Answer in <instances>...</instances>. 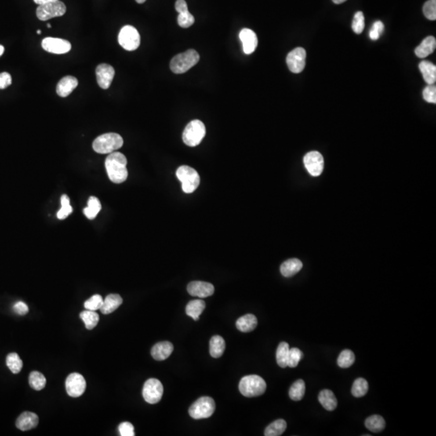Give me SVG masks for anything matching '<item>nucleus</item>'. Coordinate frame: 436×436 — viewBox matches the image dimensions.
Wrapping results in <instances>:
<instances>
[{
  "label": "nucleus",
  "mask_w": 436,
  "mask_h": 436,
  "mask_svg": "<svg viewBox=\"0 0 436 436\" xmlns=\"http://www.w3.org/2000/svg\"><path fill=\"white\" fill-rule=\"evenodd\" d=\"M127 158L120 152L109 154L105 160V168L107 175L112 182L121 183L128 178L126 168Z\"/></svg>",
  "instance_id": "obj_1"
},
{
  "label": "nucleus",
  "mask_w": 436,
  "mask_h": 436,
  "mask_svg": "<svg viewBox=\"0 0 436 436\" xmlns=\"http://www.w3.org/2000/svg\"><path fill=\"white\" fill-rule=\"evenodd\" d=\"M124 144L122 137L116 132H108L100 135L95 139L92 148L98 154H111L119 150Z\"/></svg>",
  "instance_id": "obj_2"
},
{
  "label": "nucleus",
  "mask_w": 436,
  "mask_h": 436,
  "mask_svg": "<svg viewBox=\"0 0 436 436\" xmlns=\"http://www.w3.org/2000/svg\"><path fill=\"white\" fill-rule=\"evenodd\" d=\"M200 61V55L194 49H188L184 53L174 57L171 61L170 67L175 74H183L193 68Z\"/></svg>",
  "instance_id": "obj_3"
},
{
  "label": "nucleus",
  "mask_w": 436,
  "mask_h": 436,
  "mask_svg": "<svg viewBox=\"0 0 436 436\" xmlns=\"http://www.w3.org/2000/svg\"><path fill=\"white\" fill-rule=\"evenodd\" d=\"M266 389V382L261 376L257 375L246 376L240 380L239 391L244 397H258L263 394Z\"/></svg>",
  "instance_id": "obj_4"
},
{
  "label": "nucleus",
  "mask_w": 436,
  "mask_h": 436,
  "mask_svg": "<svg viewBox=\"0 0 436 436\" xmlns=\"http://www.w3.org/2000/svg\"><path fill=\"white\" fill-rule=\"evenodd\" d=\"M206 134L205 125L202 121L193 120L187 124L183 132V141L187 146H198Z\"/></svg>",
  "instance_id": "obj_5"
},
{
  "label": "nucleus",
  "mask_w": 436,
  "mask_h": 436,
  "mask_svg": "<svg viewBox=\"0 0 436 436\" xmlns=\"http://www.w3.org/2000/svg\"><path fill=\"white\" fill-rule=\"evenodd\" d=\"M176 175L182 183V189L185 193H193L200 185V175L195 169L188 166H181L176 171Z\"/></svg>",
  "instance_id": "obj_6"
},
{
  "label": "nucleus",
  "mask_w": 436,
  "mask_h": 436,
  "mask_svg": "<svg viewBox=\"0 0 436 436\" xmlns=\"http://www.w3.org/2000/svg\"><path fill=\"white\" fill-rule=\"evenodd\" d=\"M216 405L212 397H202L191 405L188 412L193 419H208L214 413Z\"/></svg>",
  "instance_id": "obj_7"
},
{
  "label": "nucleus",
  "mask_w": 436,
  "mask_h": 436,
  "mask_svg": "<svg viewBox=\"0 0 436 436\" xmlns=\"http://www.w3.org/2000/svg\"><path fill=\"white\" fill-rule=\"evenodd\" d=\"M118 41L121 46L125 50H136L140 45V34L134 27L126 25L123 27L120 31Z\"/></svg>",
  "instance_id": "obj_8"
},
{
  "label": "nucleus",
  "mask_w": 436,
  "mask_h": 436,
  "mask_svg": "<svg viewBox=\"0 0 436 436\" xmlns=\"http://www.w3.org/2000/svg\"><path fill=\"white\" fill-rule=\"evenodd\" d=\"M66 12L64 3L61 1L41 4L37 9V16L40 20L45 21L52 18L63 16Z\"/></svg>",
  "instance_id": "obj_9"
},
{
  "label": "nucleus",
  "mask_w": 436,
  "mask_h": 436,
  "mask_svg": "<svg viewBox=\"0 0 436 436\" xmlns=\"http://www.w3.org/2000/svg\"><path fill=\"white\" fill-rule=\"evenodd\" d=\"M164 394V386L157 379L151 378L146 380L143 386L142 395L145 401L150 404H156L162 399Z\"/></svg>",
  "instance_id": "obj_10"
},
{
  "label": "nucleus",
  "mask_w": 436,
  "mask_h": 436,
  "mask_svg": "<svg viewBox=\"0 0 436 436\" xmlns=\"http://www.w3.org/2000/svg\"><path fill=\"white\" fill-rule=\"evenodd\" d=\"M87 383L84 376L79 373H71L66 380V390L70 397H78L82 396L86 390Z\"/></svg>",
  "instance_id": "obj_11"
},
{
  "label": "nucleus",
  "mask_w": 436,
  "mask_h": 436,
  "mask_svg": "<svg viewBox=\"0 0 436 436\" xmlns=\"http://www.w3.org/2000/svg\"><path fill=\"white\" fill-rule=\"evenodd\" d=\"M306 52L302 47H298L291 51L287 56V65L288 69L295 74H299L306 66Z\"/></svg>",
  "instance_id": "obj_12"
},
{
  "label": "nucleus",
  "mask_w": 436,
  "mask_h": 436,
  "mask_svg": "<svg viewBox=\"0 0 436 436\" xmlns=\"http://www.w3.org/2000/svg\"><path fill=\"white\" fill-rule=\"evenodd\" d=\"M304 164L308 172L312 176H319L324 169L323 157L317 151H311L304 157Z\"/></svg>",
  "instance_id": "obj_13"
},
{
  "label": "nucleus",
  "mask_w": 436,
  "mask_h": 436,
  "mask_svg": "<svg viewBox=\"0 0 436 436\" xmlns=\"http://www.w3.org/2000/svg\"><path fill=\"white\" fill-rule=\"evenodd\" d=\"M41 46L47 52L54 54H64L71 49V44L66 40L46 37L41 42Z\"/></svg>",
  "instance_id": "obj_14"
},
{
  "label": "nucleus",
  "mask_w": 436,
  "mask_h": 436,
  "mask_svg": "<svg viewBox=\"0 0 436 436\" xmlns=\"http://www.w3.org/2000/svg\"><path fill=\"white\" fill-rule=\"evenodd\" d=\"M96 74L98 85L102 89H108L115 76V70L113 66L106 63L99 64L96 67Z\"/></svg>",
  "instance_id": "obj_15"
},
{
  "label": "nucleus",
  "mask_w": 436,
  "mask_h": 436,
  "mask_svg": "<svg viewBox=\"0 0 436 436\" xmlns=\"http://www.w3.org/2000/svg\"><path fill=\"white\" fill-rule=\"evenodd\" d=\"M187 292L193 296L208 297L214 293V286L210 283L193 281L187 285Z\"/></svg>",
  "instance_id": "obj_16"
},
{
  "label": "nucleus",
  "mask_w": 436,
  "mask_h": 436,
  "mask_svg": "<svg viewBox=\"0 0 436 436\" xmlns=\"http://www.w3.org/2000/svg\"><path fill=\"white\" fill-rule=\"evenodd\" d=\"M239 38L246 54H251L255 52L258 46L257 36L255 32L249 29H243L240 32Z\"/></svg>",
  "instance_id": "obj_17"
},
{
  "label": "nucleus",
  "mask_w": 436,
  "mask_h": 436,
  "mask_svg": "<svg viewBox=\"0 0 436 436\" xmlns=\"http://www.w3.org/2000/svg\"><path fill=\"white\" fill-rule=\"evenodd\" d=\"M78 81L75 77L68 75L59 81L57 85V94L61 97H67L78 86Z\"/></svg>",
  "instance_id": "obj_18"
},
{
  "label": "nucleus",
  "mask_w": 436,
  "mask_h": 436,
  "mask_svg": "<svg viewBox=\"0 0 436 436\" xmlns=\"http://www.w3.org/2000/svg\"><path fill=\"white\" fill-rule=\"evenodd\" d=\"M38 423H39V419L36 414L33 412H23L18 417L16 426L20 430L26 431L37 427Z\"/></svg>",
  "instance_id": "obj_19"
},
{
  "label": "nucleus",
  "mask_w": 436,
  "mask_h": 436,
  "mask_svg": "<svg viewBox=\"0 0 436 436\" xmlns=\"http://www.w3.org/2000/svg\"><path fill=\"white\" fill-rule=\"evenodd\" d=\"M173 344L168 341L156 343L151 350V356L158 361L167 360L173 352Z\"/></svg>",
  "instance_id": "obj_20"
},
{
  "label": "nucleus",
  "mask_w": 436,
  "mask_h": 436,
  "mask_svg": "<svg viewBox=\"0 0 436 436\" xmlns=\"http://www.w3.org/2000/svg\"><path fill=\"white\" fill-rule=\"evenodd\" d=\"M435 47V38L432 36H429L415 49V54L420 59H424L434 52Z\"/></svg>",
  "instance_id": "obj_21"
},
{
  "label": "nucleus",
  "mask_w": 436,
  "mask_h": 436,
  "mask_svg": "<svg viewBox=\"0 0 436 436\" xmlns=\"http://www.w3.org/2000/svg\"><path fill=\"white\" fill-rule=\"evenodd\" d=\"M123 299L118 294H109L103 300L100 311L103 314H109L117 310L122 304Z\"/></svg>",
  "instance_id": "obj_22"
},
{
  "label": "nucleus",
  "mask_w": 436,
  "mask_h": 436,
  "mask_svg": "<svg viewBox=\"0 0 436 436\" xmlns=\"http://www.w3.org/2000/svg\"><path fill=\"white\" fill-rule=\"evenodd\" d=\"M303 264L297 259H290L284 262L281 266V272L284 277H293L302 270Z\"/></svg>",
  "instance_id": "obj_23"
},
{
  "label": "nucleus",
  "mask_w": 436,
  "mask_h": 436,
  "mask_svg": "<svg viewBox=\"0 0 436 436\" xmlns=\"http://www.w3.org/2000/svg\"><path fill=\"white\" fill-rule=\"evenodd\" d=\"M419 70L423 74L425 82L428 85L435 84L436 66L429 61H423L419 64Z\"/></svg>",
  "instance_id": "obj_24"
},
{
  "label": "nucleus",
  "mask_w": 436,
  "mask_h": 436,
  "mask_svg": "<svg viewBox=\"0 0 436 436\" xmlns=\"http://www.w3.org/2000/svg\"><path fill=\"white\" fill-rule=\"evenodd\" d=\"M258 325V320L253 314H247L238 318L236 326L241 332L248 333L254 331Z\"/></svg>",
  "instance_id": "obj_25"
},
{
  "label": "nucleus",
  "mask_w": 436,
  "mask_h": 436,
  "mask_svg": "<svg viewBox=\"0 0 436 436\" xmlns=\"http://www.w3.org/2000/svg\"><path fill=\"white\" fill-rule=\"evenodd\" d=\"M318 401L326 411H333L337 407V399L331 390H321L318 395Z\"/></svg>",
  "instance_id": "obj_26"
},
{
  "label": "nucleus",
  "mask_w": 436,
  "mask_h": 436,
  "mask_svg": "<svg viewBox=\"0 0 436 436\" xmlns=\"http://www.w3.org/2000/svg\"><path fill=\"white\" fill-rule=\"evenodd\" d=\"M226 349L225 340L220 335H215L210 339L209 352L213 358H220Z\"/></svg>",
  "instance_id": "obj_27"
},
{
  "label": "nucleus",
  "mask_w": 436,
  "mask_h": 436,
  "mask_svg": "<svg viewBox=\"0 0 436 436\" xmlns=\"http://www.w3.org/2000/svg\"><path fill=\"white\" fill-rule=\"evenodd\" d=\"M205 306L206 305L204 301L199 300V299L191 301L186 306V314L195 321H197L203 311L205 310Z\"/></svg>",
  "instance_id": "obj_28"
},
{
  "label": "nucleus",
  "mask_w": 436,
  "mask_h": 436,
  "mask_svg": "<svg viewBox=\"0 0 436 436\" xmlns=\"http://www.w3.org/2000/svg\"><path fill=\"white\" fill-rule=\"evenodd\" d=\"M365 426L372 432H380L386 427V422L383 417L377 415H372L365 421Z\"/></svg>",
  "instance_id": "obj_29"
},
{
  "label": "nucleus",
  "mask_w": 436,
  "mask_h": 436,
  "mask_svg": "<svg viewBox=\"0 0 436 436\" xmlns=\"http://www.w3.org/2000/svg\"><path fill=\"white\" fill-rule=\"evenodd\" d=\"M100 210H101V204L99 202V199L95 197H91L88 200V206L84 209V213L88 219L92 220L94 218H96Z\"/></svg>",
  "instance_id": "obj_30"
},
{
  "label": "nucleus",
  "mask_w": 436,
  "mask_h": 436,
  "mask_svg": "<svg viewBox=\"0 0 436 436\" xmlns=\"http://www.w3.org/2000/svg\"><path fill=\"white\" fill-rule=\"evenodd\" d=\"M287 423L283 419H278L267 426L265 429L264 434L266 436H280L285 431Z\"/></svg>",
  "instance_id": "obj_31"
},
{
  "label": "nucleus",
  "mask_w": 436,
  "mask_h": 436,
  "mask_svg": "<svg viewBox=\"0 0 436 436\" xmlns=\"http://www.w3.org/2000/svg\"><path fill=\"white\" fill-rule=\"evenodd\" d=\"M306 393V384L303 380H297L289 390V397L293 401H301Z\"/></svg>",
  "instance_id": "obj_32"
},
{
  "label": "nucleus",
  "mask_w": 436,
  "mask_h": 436,
  "mask_svg": "<svg viewBox=\"0 0 436 436\" xmlns=\"http://www.w3.org/2000/svg\"><path fill=\"white\" fill-rule=\"evenodd\" d=\"M289 345L286 342L280 343L277 350V361L279 366L284 368L288 367V357Z\"/></svg>",
  "instance_id": "obj_33"
},
{
  "label": "nucleus",
  "mask_w": 436,
  "mask_h": 436,
  "mask_svg": "<svg viewBox=\"0 0 436 436\" xmlns=\"http://www.w3.org/2000/svg\"><path fill=\"white\" fill-rule=\"evenodd\" d=\"M80 318L84 321L85 326L88 330H92L97 325L99 317L96 312L92 310H84L80 314Z\"/></svg>",
  "instance_id": "obj_34"
},
{
  "label": "nucleus",
  "mask_w": 436,
  "mask_h": 436,
  "mask_svg": "<svg viewBox=\"0 0 436 436\" xmlns=\"http://www.w3.org/2000/svg\"><path fill=\"white\" fill-rule=\"evenodd\" d=\"M6 364L8 368L14 374L19 373L23 368V361L17 353L8 354L6 359Z\"/></svg>",
  "instance_id": "obj_35"
},
{
  "label": "nucleus",
  "mask_w": 436,
  "mask_h": 436,
  "mask_svg": "<svg viewBox=\"0 0 436 436\" xmlns=\"http://www.w3.org/2000/svg\"><path fill=\"white\" fill-rule=\"evenodd\" d=\"M29 382L30 386L33 388V390H43L46 385V379L45 376L41 372L33 371L30 373V378H29Z\"/></svg>",
  "instance_id": "obj_36"
},
{
  "label": "nucleus",
  "mask_w": 436,
  "mask_h": 436,
  "mask_svg": "<svg viewBox=\"0 0 436 436\" xmlns=\"http://www.w3.org/2000/svg\"><path fill=\"white\" fill-rule=\"evenodd\" d=\"M368 391V383L364 378H358L355 380L351 388V393L356 397H362L366 395Z\"/></svg>",
  "instance_id": "obj_37"
},
{
  "label": "nucleus",
  "mask_w": 436,
  "mask_h": 436,
  "mask_svg": "<svg viewBox=\"0 0 436 436\" xmlns=\"http://www.w3.org/2000/svg\"><path fill=\"white\" fill-rule=\"evenodd\" d=\"M356 357L353 351L350 350H344L340 353L337 363L340 368H347L354 364Z\"/></svg>",
  "instance_id": "obj_38"
},
{
  "label": "nucleus",
  "mask_w": 436,
  "mask_h": 436,
  "mask_svg": "<svg viewBox=\"0 0 436 436\" xmlns=\"http://www.w3.org/2000/svg\"><path fill=\"white\" fill-rule=\"evenodd\" d=\"M61 204H62V208L58 212L57 216L59 220H64L65 218L67 217L73 210L72 207L70 205V198L68 196L63 195L61 197Z\"/></svg>",
  "instance_id": "obj_39"
},
{
  "label": "nucleus",
  "mask_w": 436,
  "mask_h": 436,
  "mask_svg": "<svg viewBox=\"0 0 436 436\" xmlns=\"http://www.w3.org/2000/svg\"><path fill=\"white\" fill-rule=\"evenodd\" d=\"M302 357H303V353H302L300 349L296 348V347L289 349L288 357V367L296 368L299 362H300V360H302Z\"/></svg>",
  "instance_id": "obj_40"
},
{
  "label": "nucleus",
  "mask_w": 436,
  "mask_h": 436,
  "mask_svg": "<svg viewBox=\"0 0 436 436\" xmlns=\"http://www.w3.org/2000/svg\"><path fill=\"white\" fill-rule=\"evenodd\" d=\"M103 299L100 295H94L85 302L84 307L86 310L96 311V310H100V308L103 306Z\"/></svg>",
  "instance_id": "obj_41"
},
{
  "label": "nucleus",
  "mask_w": 436,
  "mask_h": 436,
  "mask_svg": "<svg viewBox=\"0 0 436 436\" xmlns=\"http://www.w3.org/2000/svg\"><path fill=\"white\" fill-rule=\"evenodd\" d=\"M177 21L178 24L180 27L183 28V29H187V28L191 27L193 25L194 22H195V19H194V16L189 12V11H187V12L179 13Z\"/></svg>",
  "instance_id": "obj_42"
},
{
  "label": "nucleus",
  "mask_w": 436,
  "mask_h": 436,
  "mask_svg": "<svg viewBox=\"0 0 436 436\" xmlns=\"http://www.w3.org/2000/svg\"><path fill=\"white\" fill-rule=\"evenodd\" d=\"M364 13L362 12H357L355 14L354 19L352 22V30L357 34H360L364 31Z\"/></svg>",
  "instance_id": "obj_43"
},
{
  "label": "nucleus",
  "mask_w": 436,
  "mask_h": 436,
  "mask_svg": "<svg viewBox=\"0 0 436 436\" xmlns=\"http://www.w3.org/2000/svg\"><path fill=\"white\" fill-rule=\"evenodd\" d=\"M423 13L430 20H436V0H428L423 6Z\"/></svg>",
  "instance_id": "obj_44"
},
{
  "label": "nucleus",
  "mask_w": 436,
  "mask_h": 436,
  "mask_svg": "<svg viewBox=\"0 0 436 436\" xmlns=\"http://www.w3.org/2000/svg\"><path fill=\"white\" fill-rule=\"evenodd\" d=\"M384 30H385V25L382 21L375 22L370 32H369V37H370L371 39L373 40V41L379 39L380 34H382L384 32Z\"/></svg>",
  "instance_id": "obj_45"
},
{
  "label": "nucleus",
  "mask_w": 436,
  "mask_h": 436,
  "mask_svg": "<svg viewBox=\"0 0 436 436\" xmlns=\"http://www.w3.org/2000/svg\"><path fill=\"white\" fill-rule=\"evenodd\" d=\"M423 98L428 103H436V87L434 84L428 85L423 91Z\"/></svg>",
  "instance_id": "obj_46"
},
{
  "label": "nucleus",
  "mask_w": 436,
  "mask_h": 436,
  "mask_svg": "<svg viewBox=\"0 0 436 436\" xmlns=\"http://www.w3.org/2000/svg\"><path fill=\"white\" fill-rule=\"evenodd\" d=\"M119 432L121 436H134V427L132 423L124 422L119 425Z\"/></svg>",
  "instance_id": "obj_47"
},
{
  "label": "nucleus",
  "mask_w": 436,
  "mask_h": 436,
  "mask_svg": "<svg viewBox=\"0 0 436 436\" xmlns=\"http://www.w3.org/2000/svg\"><path fill=\"white\" fill-rule=\"evenodd\" d=\"M13 310L18 315L23 316L29 313V306L23 302H16V304L14 305Z\"/></svg>",
  "instance_id": "obj_48"
},
{
  "label": "nucleus",
  "mask_w": 436,
  "mask_h": 436,
  "mask_svg": "<svg viewBox=\"0 0 436 436\" xmlns=\"http://www.w3.org/2000/svg\"><path fill=\"white\" fill-rule=\"evenodd\" d=\"M12 84V76L7 72L0 74V89H5Z\"/></svg>",
  "instance_id": "obj_49"
},
{
  "label": "nucleus",
  "mask_w": 436,
  "mask_h": 436,
  "mask_svg": "<svg viewBox=\"0 0 436 436\" xmlns=\"http://www.w3.org/2000/svg\"><path fill=\"white\" fill-rule=\"evenodd\" d=\"M175 10L177 11L179 13L187 12L188 11L187 8V4L185 0H177L175 2Z\"/></svg>",
  "instance_id": "obj_50"
},
{
  "label": "nucleus",
  "mask_w": 436,
  "mask_h": 436,
  "mask_svg": "<svg viewBox=\"0 0 436 436\" xmlns=\"http://www.w3.org/2000/svg\"><path fill=\"white\" fill-rule=\"evenodd\" d=\"M36 4H39V5H41V4H47V3H52L55 2V1H59V0H33Z\"/></svg>",
  "instance_id": "obj_51"
},
{
  "label": "nucleus",
  "mask_w": 436,
  "mask_h": 436,
  "mask_svg": "<svg viewBox=\"0 0 436 436\" xmlns=\"http://www.w3.org/2000/svg\"><path fill=\"white\" fill-rule=\"evenodd\" d=\"M347 0H333V2L335 3V4H343V3L346 2Z\"/></svg>",
  "instance_id": "obj_52"
},
{
  "label": "nucleus",
  "mask_w": 436,
  "mask_h": 436,
  "mask_svg": "<svg viewBox=\"0 0 436 436\" xmlns=\"http://www.w3.org/2000/svg\"><path fill=\"white\" fill-rule=\"evenodd\" d=\"M4 53V47L3 45H0V57L2 56Z\"/></svg>",
  "instance_id": "obj_53"
},
{
  "label": "nucleus",
  "mask_w": 436,
  "mask_h": 436,
  "mask_svg": "<svg viewBox=\"0 0 436 436\" xmlns=\"http://www.w3.org/2000/svg\"><path fill=\"white\" fill-rule=\"evenodd\" d=\"M135 1H136L138 4H144V3L146 2V0H135Z\"/></svg>",
  "instance_id": "obj_54"
},
{
  "label": "nucleus",
  "mask_w": 436,
  "mask_h": 436,
  "mask_svg": "<svg viewBox=\"0 0 436 436\" xmlns=\"http://www.w3.org/2000/svg\"><path fill=\"white\" fill-rule=\"evenodd\" d=\"M47 27L51 28L50 23H47Z\"/></svg>",
  "instance_id": "obj_55"
},
{
  "label": "nucleus",
  "mask_w": 436,
  "mask_h": 436,
  "mask_svg": "<svg viewBox=\"0 0 436 436\" xmlns=\"http://www.w3.org/2000/svg\"><path fill=\"white\" fill-rule=\"evenodd\" d=\"M37 33H38V34H41V30H37Z\"/></svg>",
  "instance_id": "obj_56"
}]
</instances>
